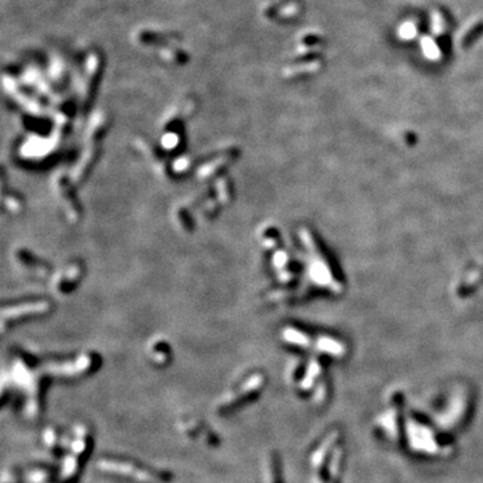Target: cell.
I'll use <instances>...</instances> for the list:
<instances>
[{"mask_svg":"<svg viewBox=\"0 0 483 483\" xmlns=\"http://www.w3.org/2000/svg\"><path fill=\"white\" fill-rule=\"evenodd\" d=\"M97 468L106 475H113L136 483H161L169 482L172 475L168 471L149 466L137 465L133 461L121 458H101L97 462Z\"/></svg>","mask_w":483,"mask_h":483,"instance_id":"obj_1","label":"cell"},{"mask_svg":"<svg viewBox=\"0 0 483 483\" xmlns=\"http://www.w3.org/2000/svg\"><path fill=\"white\" fill-rule=\"evenodd\" d=\"M275 461L273 457H269L266 461V475L267 483H277V472H275Z\"/></svg>","mask_w":483,"mask_h":483,"instance_id":"obj_9","label":"cell"},{"mask_svg":"<svg viewBox=\"0 0 483 483\" xmlns=\"http://www.w3.org/2000/svg\"><path fill=\"white\" fill-rule=\"evenodd\" d=\"M73 438L70 440V451L78 458L86 457L91 448V438L89 435V430L83 424H77L73 430Z\"/></svg>","mask_w":483,"mask_h":483,"instance_id":"obj_4","label":"cell"},{"mask_svg":"<svg viewBox=\"0 0 483 483\" xmlns=\"http://www.w3.org/2000/svg\"><path fill=\"white\" fill-rule=\"evenodd\" d=\"M42 442L45 444L46 448L49 449H59V443H60V436L58 434V431L53 427L46 428L43 431V435H42Z\"/></svg>","mask_w":483,"mask_h":483,"instance_id":"obj_7","label":"cell"},{"mask_svg":"<svg viewBox=\"0 0 483 483\" xmlns=\"http://www.w3.org/2000/svg\"><path fill=\"white\" fill-rule=\"evenodd\" d=\"M177 428L181 434L188 439H199V438H204V440L215 446L217 443V438L216 435L211 431V428H208L206 424L200 423L199 420L196 419H189V420H181L179 424H177Z\"/></svg>","mask_w":483,"mask_h":483,"instance_id":"obj_3","label":"cell"},{"mask_svg":"<svg viewBox=\"0 0 483 483\" xmlns=\"http://www.w3.org/2000/svg\"><path fill=\"white\" fill-rule=\"evenodd\" d=\"M483 35V20H479L478 23H475L471 28H468V31L463 35V38L461 39V46L463 49H468V47H471L474 45V42L478 39L479 37Z\"/></svg>","mask_w":483,"mask_h":483,"instance_id":"obj_6","label":"cell"},{"mask_svg":"<svg viewBox=\"0 0 483 483\" xmlns=\"http://www.w3.org/2000/svg\"><path fill=\"white\" fill-rule=\"evenodd\" d=\"M261 388H262V384L259 381V378H251L250 381H244L236 390L230 391L229 394L221 397L216 403L215 409L219 415L229 413L240 405L246 404L251 399H254Z\"/></svg>","mask_w":483,"mask_h":483,"instance_id":"obj_2","label":"cell"},{"mask_svg":"<svg viewBox=\"0 0 483 483\" xmlns=\"http://www.w3.org/2000/svg\"><path fill=\"white\" fill-rule=\"evenodd\" d=\"M79 465H81V458H78L74 454L66 455L62 465H60V479L63 482L74 480L79 474Z\"/></svg>","mask_w":483,"mask_h":483,"instance_id":"obj_5","label":"cell"},{"mask_svg":"<svg viewBox=\"0 0 483 483\" xmlns=\"http://www.w3.org/2000/svg\"><path fill=\"white\" fill-rule=\"evenodd\" d=\"M47 479H49V474L46 470H42V468L28 472V475H27L28 483H49Z\"/></svg>","mask_w":483,"mask_h":483,"instance_id":"obj_8","label":"cell"}]
</instances>
